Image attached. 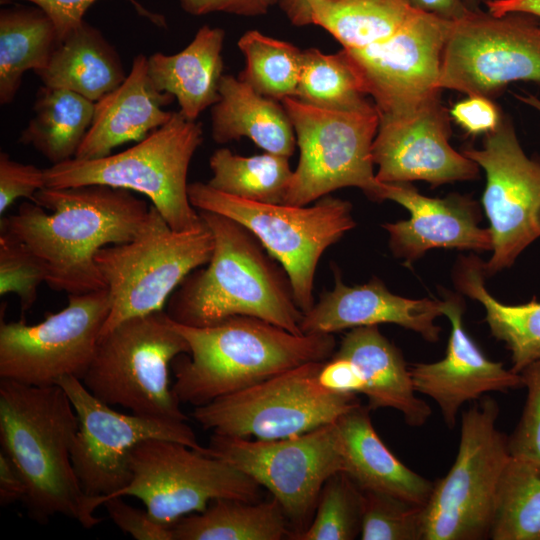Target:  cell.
<instances>
[{
    "instance_id": "obj_51",
    "label": "cell",
    "mask_w": 540,
    "mask_h": 540,
    "mask_svg": "<svg viewBox=\"0 0 540 540\" xmlns=\"http://www.w3.org/2000/svg\"><path fill=\"white\" fill-rule=\"evenodd\" d=\"M515 97L522 103L526 104L527 106H530L531 108H533L534 110L540 113V99L538 97L531 94H525V95L516 94Z\"/></svg>"
},
{
    "instance_id": "obj_5",
    "label": "cell",
    "mask_w": 540,
    "mask_h": 540,
    "mask_svg": "<svg viewBox=\"0 0 540 540\" xmlns=\"http://www.w3.org/2000/svg\"><path fill=\"white\" fill-rule=\"evenodd\" d=\"M202 141L201 123L174 111L167 123L131 148L102 158H73L44 169L46 187L99 184L138 192L173 230H194L203 220L189 200L187 176Z\"/></svg>"
},
{
    "instance_id": "obj_39",
    "label": "cell",
    "mask_w": 540,
    "mask_h": 540,
    "mask_svg": "<svg viewBox=\"0 0 540 540\" xmlns=\"http://www.w3.org/2000/svg\"><path fill=\"white\" fill-rule=\"evenodd\" d=\"M424 506L386 493L364 491L362 540H422Z\"/></svg>"
},
{
    "instance_id": "obj_14",
    "label": "cell",
    "mask_w": 540,
    "mask_h": 540,
    "mask_svg": "<svg viewBox=\"0 0 540 540\" xmlns=\"http://www.w3.org/2000/svg\"><path fill=\"white\" fill-rule=\"evenodd\" d=\"M129 468V483L112 497L138 498L156 522L167 526L202 512L216 499H260L261 486L249 475L175 441L139 443L130 453Z\"/></svg>"
},
{
    "instance_id": "obj_18",
    "label": "cell",
    "mask_w": 540,
    "mask_h": 540,
    "mask_svg": "<svg viewBox=\"0 0 540 540\" xmlns=\"http://www.w3.org/2000/svg\"><path fill=\"white\" fill-rule=\"evenodd\" d=\"M449 22L416 11L387 40L364 49H345L379 118L408 117L440 98L438 83Z\"/></svg>"
},
{
    "instance_id": "obj_7",
    "label": "cell",
    "mask_w": 540,
    "mask_h": 540,
    "mask_svg": "<svg viewBox=\"0 0 540 540\" xmlns=\"http://www.w3.org/2000/svg\"><path fill=\"white\" fill-rule=\"evenodd\" d=\"M189 353L185 338L166 311L123 321L101 336L81 379L102 402L132 413L187 421L169 381V366Z\"/></svg>"
},
{
    "instance_id": "obj_12",
    "label": "cell",
    "mask_w": 540,
    "mask_h": 540,
    "mask_svg": "<svg viewBox=\"0 0 540 540\" xmlns=\"http://www.w3.org/2000/svg\"><path fill=\"white\" fill-rule=\"evenodd\" d=\"M516 81L540 85V18L470 10L450 21L438 86L488 98Z\"/></svg>"
},
{
    "instance_id": "obj_17",
    "label": "cell",
    "mask_w": 540,
    "mask_h": 540,
    "mask_svg": "<svg viewBox=\"0 0 540 540\" xmlns=\"http://www.w3.org/2000/svg\"><path fill=\"white\" fill-rule=\"evenodd\" d=\"M462 153L486 175L482 205L493 253L483 265L486 275H493L510 267L540 237V158L525 153L512 120L504 115L480 149Z\"/></svg>"
},
{
    "instance_id": "obj_33",
    "label": "cell",
    "mask_w": 540,
    "mask_h": 540,
    "mask_svg": "<svg viewBox=\"0 0 540 540\" xmlns=\"http://www.w3.org/2000/svg\"><path fill=\"white\" fill-rule=\"evenodd\" d=\"M94 110L95 102L78 93L43 85L19 142L33 147L52 165L73 159L91 126Z\"/></svg>"
},
{
    "instance_id": "obj_10",
    "label": "cell",
    "mask_w": 540,
    "mask_h": 540,
    "mask_svg": "<svg viewBox=\"0 0 540 540\" xmlns=\"http://www.w3.org/2000/svg\"><path fill=\"white\" fill-rule=\"evenodd\" d=\"M499 406L485 397L461 417L456 460L434 482L424 505L423 540H477L489 536L497 486L509 460L508 437L496 427Z\"/></svg>"
},
{
    "instance_id": "obj_16",
    "label": "cell",
    "mask_w": 540,
    "mask_h": 540,
    "mask_svg": "<svg viewBox=\"0 0 540 540\" xmlns=\"http://www.w3.org/2000/svg\"><path fill=\"white\" fill-rule=\"evenodd\" d=\"M110 312L106 289L68 296V305L37 324L0 325V379L51 386L66 376L80 380L94 356Z\"/></svg>"
},
{
    "instance_id": "obj_34",
    "label": "cell",
    "mask_w": 540,
    "mask_h": 540,
    "mask_svg": "<svg viewBox=\"0 0 540 540\" xmlns=\"http://www.w3.org/2000/svg\"><path fill=\"white\" fill-rule=\"evenodd\" d=\"M212 188L241 199L284 204L293 170L289 158L273 153L242 156L227 148L216 150L209 159Z\"/></svg>"
},
{
    "instance_id": "obj_26",
    "label": "cell",
    "mask_w": 540,
    "mask_h": 540,
    "mask_svg": "<svg viewBox=\"0 0 540 540\" xmlns=\"http://www.w3.org/2000/svg\"><path fill=\"white\" fill-rule=\"evenodd\" d=\"M224 39L222 28L203 25L178 53L155 52L148 57V73L154 86L172 95L179 112L188 120L197 121L219 99Z\"/></svg>"
},
{
    "instance_id": "obj_4",
    "label": "cell",
    "mask_w": 540,
    "mask_h": 540,
    "mask_svg": "<svg viewBox=\"0 0 540 540\" xmlns=\"http://www.w3.org/2000/svg\"><path fill=\"white\" fill-rule=\"evenodd\" d=\"M172 324L189 346V357L173 363L172 390L180 403L195 407L301 364L325 361L336 348L333 334H294L252 316L205 327Z\"/></svg>"
},
{
    "instance_id": "obj_23",
    "label": "cell",
    "mask_w": 540,
    "mask_h": 540,
    "mask_svg": "<svg viewBox=\"0 0 540 540\" xmlns=\"http://www.w3.org/2000/svg\"><path fill=\"white\" fill-rule=\"evenodd\" d=\"M174 99L154 86L148 57L136 55L125 80L95 102L91 126L75 158H102L124 143L143 140L170 120L173 112L164 107Z\"/></svg>"
},
{
    "instance_id": "obj_52",
    "label": "cell",
    "mask_w": 540,
    "mask_h": 540,
    "mask_svg": "<svg viewBox=\"0 0 540 540\" xmlns=\"http://www.w3.org/2000/svg\"><path fill=\"white\" fill-rule=\"evenodd\" d=\"M464 1L471 10H477L480 8L477 0H464Z\"/></svg>"
},
{
    "instance_id": "obj_1",
    "label": "cell",
    "mask_w": 540,
    "mask_h": 540,
    "mask_svg": "<svg viewBox=\"0 0 540 540\" xmlns=\"http://www.w3.org/2000/svg\"><path fill=\"white\" fill-rule=\"evenodd\" d=\"M151 204L107 185L44 187L1 220V231L25 243L45 264L47 285L68 295L106 289L96 253L132 240Z\"/></svg>"
},
{
    "instance_id": "obj_54",
    "label": "cell",
    "mask_w": 540,
    "mask_h": 540,
    "mask_svg": "<svg viewBox=\"0 0 540 540\" xmlns=\"http://www.w3.org/2000/svg\"><path fill=\"white\" fill-rule=\"evenodd\" d=\"M288 1H290V0H280V1H279V4H280V3H284V2H288Z\"/></svg>"
},
{
    "instance_id": "obj_48",
    "label": "cell",
    "mask_w": 540,
    "mask_h": 540,
    "mask_svg": "<svg viewBox=\"0 0 540 540\" xmlns=\"http://www.w3.org/2000/svg\"><path fill=\"white\" fill-rule=\"evenodd\" d=\"M27 494L26 483L11 459L0 452V504L7 506L23 501Z\"/></svg>"
},
{
    "instance_id": "obj_27",
    "label": "cell",
    "mask_w": 540,
    "mask_h": 540,
    "mask_svg": "<svg viewBox=\"0 0 540 540\" xmlns=\"http://www.w3.org/2000/svg\"><path fill=\"white\" fill-rule=\"evenodd\" d=\"M211 136L218 144L246 137L264 152L287 158L297 147L283 104L259 94L231 74H223L219 99L211 107Z\"/></svg>"
},
{
    "instance_id": "obj_15",
    "label": "cell",
    "mask_w": 540,
    "mask_h": 540,
    "mask_svg": "<svg viewBox=\"0 0 540 540\" xmlns=\"http://www.w3.org/2000/svg\"><path fill=\"white\" fill-rule=\"evenodd\" d=\"M57 385L67 393L79 420L74 470L85 494L98 498L100 506L129 483L130 453L145 440L175 441L207 453L186 421L118 412L74 376L61 378Z\"/></svg>"
},
{
    "instance_id": "obj_32",
    "label": "cell",
    "mask_w": 540,
    "mask_h": 540,
    "mask_svg": "<svg viewBox=\"0 0 540 540\" xmlns=\"http://www.w3.org/2000/svg\"><path fill=\"white\" fill-rule=\"evenodd\" d=\"M51 18L37 6L0 10V103L15 99L26 71L44 69L59 45Z\"/></svg>"
},
{
    "instance_id": "obj_21",
    "label": "cell",
    "mask_w": 540,
    "mask_h": 540,
    "mask_svg": "<svg viewBox=\"0 0 540 540\" xmlns=\"http://www.w3.org/2000/svg\"><path fill=\"white\" fill-rule=\"evenodd\" d=\"M383 200H392L410 212L408 220L382 224L391 252L407 263L433 248L492 250L490 229L479 226V208L470 197L451 194L431 198L410 183H383Z\"/></svg>"
},
{
    "instance_id": "obj_31",
    "label": "cell",
    "mask_w": 540,
    "mask_h": 540,
    "mask_svg": "<svg viewBox=\"0 0 540 540\" xmlns=\"http://www.w3.org/2000/svg\"><path fill=\"white\" fill-rule=\"evenodd\" d=\"M173 540H281L292 529L274 498L245 501L220 498L202 512L187 515L172 525Z\"/></svg>"
},
{
    "instance_id": "obj_28",
    "label": "cell",
    "mask_w": 540,
    "mask_h": 540,
    "mask_svg": "<svg viewBox=\"0 0 540 540\" xmlns=\"http://www.w3.org/2000/svg\"><path fill=\"white\" fill-rule=\"evenodd\" d=\"M280 7L293 25H317L350 50L387 40L418 11L408 0H290Z\"/></svg>"
},
{
    "instance_id": "obj_13",
    "label": "cell",
    "mask_w": 540,
    "mask_h": 540,
    "mask_svg": "<svg viewBox=\"0 0 540 540\" xmlns=\"http://www.w3.org/2000/svg\"><path fill=\"white\" fill-rule=\"evenodd\" d=\"M207 454L229 463L270 491L290 523L289 539L311 522L325 482L344 471L336 421L277 440L213 433Z\"/></svg>"
},
{
    "instance_id": "obj_8",
    "label": "cell",
    "mask_w": 540,
    "mask_h": 540,
    "mask_svg": "<svg viewBox=\"0 0 540 540\" xmlns=\"http://www.w3.org/2000/svg\"><path fill=\"white\" fill-rule=\"evenodd\" d=\"M188 196L198 211L229 217L258 238L287 272L303 314L315 303L314 278L321 256L356 225L351 203L330 195L312 206L270 204L231 196L197 181L189 183Z\"/></svg>"
},
{
    "instance_id": "obj_40",
    "label": "cell",
    "mask_w": 540,
    "mask_h": 540,
    "mask_svg": "<svg viewBox=\"0 0 540 540\" xmlns=\"http://www.w3.org/2000/svg\"><path fill=\"white\" fill-rule=\"evenodd\" d=\"M46 280L44 262L25 243L1 231L0 295L15 294L25 312L36 302L38 289Z\"/></svg>"
},
{
    "instance_id": "obj_19",
    "label": "cell",
    "mask_w": 540,
    "mask_h": 540,
    "mask_svg": "<svg viewBox=\"0 0 540 540\" xmlns=\"http://www.w3.org/2000/svg\"><path fill=\"white\" fill-rule=\"evenodd\" d=\"M450 137V118L440 98L408 117L379 118L372 145L377 180L438 186L476 179L479 166L456 151Z\"/></svg>"
},
{
    "instance_id": "obj_41",
    "label": "cell",
    "mask_w": 540,
    "mask_h": 540,
    "mask_svg": "<svg viewBox=\"0 0 540 540\" xmlns=\"http://www.w3.org/2000/svg\"><path fill=\"white\" fill-rule=\"evenodd\" d=\"M527 398L521 418L508 437L510 456L540 466V358L520 372Z\"/></svg>"
},
{
    "instance_id": "obj_47",
    "label": "cell",
    "mask_w": 540,
    "mask_h": 540,
    "mask_svg": "<svg viewBox=\"0 0 540 540\" xmlns=\"http://www.w3.org/2000/svg\"><path fill=\"white\" fill-rule=\"evenodd\" d=\"M280 0H179L188 14L202 16L210 13H227L238 16H260Z\"/></svg>"
},
{
    "instance_id": "obj_3",
    "label": "cell",
    "mask_w": 540,
    "mask_h": 540,
    "mask_svg": "<svg viewBox=\"0 0 540 540\" xmlns=\"http://www.w3.org/2000/svg\"><path fill=\"white\" fill-rule=\"evenodd\" d=\"M199 214L212 233L213 252L206 266L192 271L172 293L167 315L192 327L252 316L303 334V312L282 265L239 222L215 212Z\"/></svg>"
},
{
    "instance_id": "obj_42",
    "label": "cell",
    "mask_w": 540,
    "mask_h": 540,
    "mask_svg": "<svg viewBox=\"0 0 540 540\" xmlns=\"http://www.w3.org/2000/svg\"><path fill=\"white\" fill-rule=\"evenodd\" d=\"M25 1L41 8L53 21L59 41L65 39L85 20L84 15L97 0H0L1 4ZM141 17L160 28L167 26L166 19L159 13L146 9L137 0H127Z\"/></svg>"
},
{
    "instance_id": "obj_53",
    "label": "cell",
    "mask_w": 540,
    "mask_h": 540,
    "mask_svg": "<svg viewBox=\"0 0 540 540\" xmlns=\"http://www.w3.org/2000/svg\"><path fill=\"white\" fill-rule=\"evenodd\" d=\"M491 0H477L478 4L480 5L481 3H484L486 4L487 2H489Z\"/></svg>"
},
{
    "instance_id": "obj_29",
    "label": "cell",
    "mask_w": 540,
    "mask_h": 540,
    "mask_svg": "<svg viewBox=\"0 0 540 540\" xmlns=\"http://www.w3.org/2000/svg\"><path fill=\"white\" fill-rule=\"evenodd\" d=\"M35 74L45 86L73 91L92 102L127 76L116 49L86 21L59 43L47 66Z\"/></svg>"
},
{
    "instance_id": "obj_38",
    "label": "cell",
    "mask_w": 540,
    "mask_h": 540,
    "mask_svg": "<svg viewBox=\"0 0 540 540\" xmlns=\"http://www.w3.org/2000/svg\"><path fill=\"white\" fill-rule=\"evenodd\" d=\"M364 491L345 473L332 475L321 489L309 525L292 540H352L360 536Z\"/></svg>"
},
{
    "instance_id": "obj_49",
    "label": "cell",
    "mask_w": 540,
    "mask_h": 540,
    "mask_svg": "<svg viewBox=\"0 0 540 540\" xmlns=\"http://www.w3.org/2000/svg\"><path fill=\"white\" fill-rule=\"evenodd\" d=\"M411 6L422 12L434 14L449 21L463 17L471 9L464 0H408Z\"/></svg>"
},
{
    "instance_id": "obj_20",
    "label": "cell",
    "mask_w": 540,
    "mask_h": 540,
    "mask_svg": "<svg viewBox=\"0 0 540 540\" xmlns=\"http://www.w3.org/2000/svg\"><path fill=\"white\" fill-rule=\"evenodd\" d=\"M463 302L459 296L445 295L442 313L451 323L443 359L418 363L410 369L416 392L431 397L440 407L444 421L453 427L461 406L490 391L507 392L523 387L520 373L488 359L469 337L463 324Z\"/></svg>"
},
{
    "instance_id": "obj_22",
    "label": "cell",
    "mask_w": 540,
    "mask_h": 540,
    "mask_svg": "<svg viewBox=\"0 0 540 540\" xmlns=\"http://www.w3.org/2000/svg\"><path fill=\"white\" fill-rule=\"evenodd\" d=\"M334 287L324 291L317 302L303 314V334H334L361 326L397 324L419 333L429 342L439 339L435 324L443 315L442 301L429 298L410 299L390 292L378 278L349 286L334 269Z\"/></svg>"
},
{
    "instance_id": "obj_9",
    "label": "cell",
    "mask_w": 540,
    "mask_h": 540,
    "mask_svg": "<svg viewBox=\"0 0 540 540\" xmlns=\"http://www.w3.org/2000/svg\"><path fill=\"white\" fill-rule=\"evenodd\" d=\"M294 128L299 159L284 204L306 206L345 187L381 201L383 183L373 170L379 126L374 104L358 110L313 106L295 97L281 102Z\"/></svg>"
},
{
    "instance_id": "obj_11",
    "label": "cell",
    "mask_w": 540,
    "mask_h": 540,
    "mask_svg": "<svg viewBox=\"0 0 540 540\" xmlns=\"http://www.w3.org/2000/svg\"><path fill=\"white\" fill-rule=\"evenodd\" d=\"M322 362L301 364L197 406L192 416L215 434L258 440L289 438L335 422L360 403L356 394L330 393L318 384Z\"/></svg>"
},
{
    "instance_id": "obj_46",
    "label": "cell",
    "mask_w": 540,
    "mask_h": 540,
    "mask_svg": "<svg viewBox=\"0 0 540 540\" xmlns=\"http://www.w3.org/2000/svg\"><path fill=\"white\" fill-rule=\"evenodd\" d=\"M317 382L324 390L334 394H363L366 386L357 365L346 357L334 354L321 363Z\"/></svg>"
},
{
    "instance_id": "obj_45",
    "label": "cell",
    "mask_w": 540,
    "mask_h": 540,
    "mask_svg": "<svg viewBox=\"0 0 540 540\" xmlns=\"http://www.w3.org/2000/svg\"><path fill=\"white\" fill-rule=\"evenodd\" d=\"M453 120L467 133L488 134L500 123L503 114L491 98L467 95L450 110Z\"/></svg>"
},
{
    "instance_id": "obj_50",
    "label": "cell",
    "mask_w": 540,
    "mask_h": 540,
    "mask_svg": "<svg viewBox=\"0 0 540 540\" xmlns=\"http://www.w3.org/2000/svg\"><path fill=\"white\" fill-rule=\"evenodd\" d=\"M492 14L525 12L540 18V0H491L485 4Z\"/></svg>"
},
{
    "instance_id": "obj_2",
    "label": "cell",
    "mask_w": 540,
    "mask_h": 540,
    "mask_svg": "<svg viewBox=\"0 0 540 540\" xmlns=\"http://www.w3.org/2000/svg\"><path fill=\"white\" fill-rule=\"evenodd\" d=\"M79 429L74 406L59 385L0 380V443L27 487L23 502L37 520L63 515L92 528L98 499L87 496L72 463Z\"/></svg>"
},
{
    "instance_id": "obj_30",
    "label": "cell",
    "mask_w": 540,
    "mask_h": 540,
    "mask_svg": "<svg viewBox=\"0 0 540 540\" xmlns=\"http://www.w3.org/2000/svg\"><path fill=\"white\" fill-rule=\"evenodd\" d=\"M485 277L483 262L476 256L461 257L456 264V287L484 307L492 335L505 343L511 369L520 373L540 358V301L533 297L523 304H504L485 288Z\"/></svg>"
},
{
    "instance_id": "obj_43",
    "label": "cell",
    "mask_w": 540,
    "mask_h": 540,
    "mask_svg": "<svg viewBox=\"0 0 540 540\" xmlns=\"http://www.w3.org/2000/svg\"><path fill=\"white\" fill-rule=\"evenodd\" d=\"M44 187V169L15 161L6 152L0 153L1 215L19 198L33 201L35 194Z\"/></svg>"
},
{
    "instance_id": "obj_24",
    "label": "cell",
    "mask_w": 540,
    "mask_h": 540,
    "mask_svg": "<svg viewBox=\"0 0 540 540\" xmlns=\"http://www.w3.org/2000/svg\"><path fill=\"white\" fill-rule=\"evenodd\" d=\"M361 405L336 420L344 471L363 491L425 505L434 483L405 466L376 433Z\"/></svg>"
},
{
    "instance_id": "obj_35",
    "label": "cell",
    "mask_w": 540,
    "mask_h": 540,
    "mask_svg": "<svg viewBox=\"0 0 540 540\" xmlns=\"http://www.w3.org/2000/svg\"><path fill=\"white\" fill-rule=\"evenodd\" d=\"M489 537L540 540V466L510 457L500 477Z\"/></svg>"
},
{
    "instance_id": "obj_25",
    "label": "cell",
    "mask_w": 540,
    "mask_h": 540,
    "mask_svg": "<svg viewBox=\"0 0 540 540\" xmlns=\"http://www.w3.org/2000/svg\"><path fill=\"white\" fill-rule=\"evenodd\" d=\"M334 355L353 361L364 380L367 408H393L410 426H422L430 417V406L415 396L410 369L399 349L379 330L378 325L352 328L343 337Z\"/></svg>"
},
{
    "instance_id": "obj_36",
    "label": "cell",
    "mask_w": 540,
    "mask_h": 540,
    "mask_svg": "<svg viewBox=\"0 0 540 540\" xmlns=\"http://www.w3.org/2000/svg\"><path fill=\"white\" fill-rule=\"evenodd\" d=\"M362 81L345 49L324 53L317 48L302 51L296 97L300 101L333 110H358L370 106Z\"/></svg>"
},
{
    "instance_id": "obj_44",
    "label": "cell",
    "mask_w": 540,
    "mask_h": 540,
    "mask_svg": "<svg viewBox=\"0 0 540 540\" xmlns=\"http://www.w3.org/2000/svg\"><path fill=\"white\" fill-rule=\"evenodd\" d=\"M102 506L114 524L136 540H173L172 526L156 522L146 510L126 504L122 497H110Z\"/></svg>"
},
{
    "instance_id": "obj_37",
    "label": "cell",
    "mask_w": 540,
    "mask_h": 540,
    "mask_svg": "<svg viewBox=\"0 0 540 540\" xmlns=\"http://www.w3.org/2000/svg\"><path fill=\"white\" fill-rule=\"evenodd\" d=\"M237 46L245 59L239 79L259 94L279 102L296 97L303 50L258 30L245 32Z\"/></svg>"
},
{
    "instance_id": "obj_6",
    "label": "cell",
    "mask_w": 540,
    "mask_h": 540,
    "mask_svg": "<svg viewBox=\"0 0 540 540\" xmlns=\"http://www.w3.org/2000/svg\"><path fill=\"white\" fill-rule=\"evenodd\" d=\"M213 247L204 221L197 229L176 231L151 205L132 240L103 247L94 257L110 299L100 337L125 320L162 311L182 281L208 263Z\"/></svg>"
}]
</instances>
